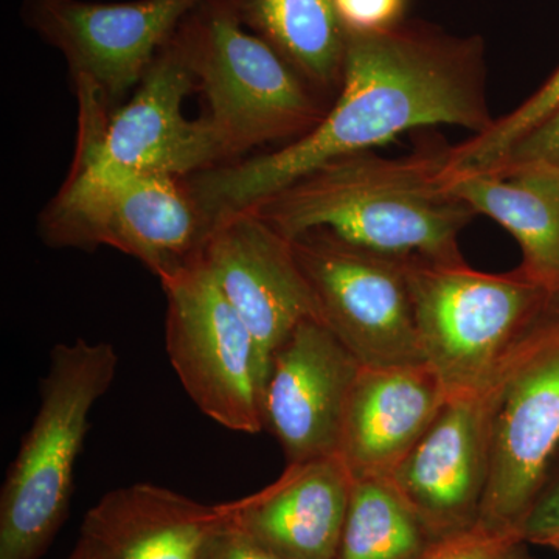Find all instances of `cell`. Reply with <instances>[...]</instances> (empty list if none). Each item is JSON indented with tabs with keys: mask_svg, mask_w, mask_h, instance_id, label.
Masks as SVG:
<instances>
[{
	"mask_svg": "<svg viewBox=\"0 0 559 559\" xmlns=\"http://www.w3.org/2000/svg\"><path fill=\"white\" fill-rule=\"evenodd\" d=\"M492 121L479 36L459 38L401 22L390 31L347 33L340 92L314 130L280 150L218 165L186 182L213 227L320 165L371 151L403 132L448 124L476 135Z\"/></svg>",
	"mask_w": 559,
	"mask_h": 559,
	"instance_id": "6da1fadb",
	"label": "cell"
},
{
	"mask_svg": "<svg viewBox=\"0 0 559 559\" xmlns=\"http://www.w3.org/2000/svg\"><path fill=\"white\" fill-rule=\"evenodd\" d=\"M448 150L432 143L400 157L349 154L250 210L288 240L325 230L393 259L463 260L459 238L477 215L444 183Z\"/></svg>",
	"mask_w": 559,
	"mask_h": 559,
	"instance_id": "7a4b0ae2",
	"label": "cell"
},
{
	"mask_svg": "<svg viewBox=\"0 0 559 559\" xmlns=\"http://www.w3.org/2000/svg\"><path fill=\"white\" fill-rule=\"evenodd\" d=\"M109 342L51 348L39 407L0 491V559H40L68 520L75 466L95 404L119 370Z\"/></svg>",
	"mask_w": 559,
	"mask_h": 559,
	"instance_id": "3957f363",
	"label": "cell"
},
{
	"mask_svg": "<svg viewBox=\"0 0 559 559\" xmlns=\"http://www.w3.org/2000/svg\"><path fill=\"white\" fill-rule=\"evenodd\" d=\"M407 274L423 356L448 399L495 380L559 307L521 266L488 274L465 260H409Z\"/></svg>",
	"mask_w": 559,
	"mask_h": 559,
	"instance_id": "277c9868",
	"label": "cell"
},
{
	"mask_svg": "<svg viewBox=\"0 0 559 559\" xmlns=\"http://www.w3.org/2000/svg\"><path fill=\"white\" fill-rule=\"evenodd\" d=\"M186 43L227 159L314 130L330 105L274 47L250 35L230 0H205L187 17Z\"/></svg>",
	"mask_w": 559,
	"mask_h": 559,
	"instance_id": "5b68a950",
	"label": "cell"
},
{
	"mask_svg": "<svg viewBox=\"0 0 559 559\" xmlns=\"http://www.w3.org/2000/svg\"><path fill=\"white\" fill-rule=\"evenodd\" d=\"M55 248L120 250L160 283L201 259L212 226L183 179L127 170H72L44 213Z\"/></svg>",
	"mask_w": 559,
	"mask_h": 559,
	"instance_id": "8992f818",
	"label": "cell"
},
{
	"mask_svg": "<svg viewBox=\"0 0 559 559\" xmlns=\"http://www.w3.org/2000/svg\"><path fill=\"white\" fill-rule=\"evenodd\" d=\"M180 28V27H179ZM197 76L179 31L162 47L132 94L110 110L76 95L80 132L72 170H127L191 178L227 159L209 121L187 119Z\"/></svg>",
	"mask_w": 559,
	"mask_h": 559,
	"instance_id": "52a82bcc",
	"label": "cell"
},
{
	"mask_svg": "<svg viewBox=\"0 0 559 559\" xmlns=\"http://www.w3.org/2000/svg\"><path fill=\"white\" fill-rule=\"evenodd\" d=\"M165 349L180 384L210 419L234 432H263L266 373L245 320L201 259L162 283Z\"/></svg>",
	"mask_w": 559,
	"mask_h": 559,
	"instance_id": "ba28073f",
	"label": "cell"
},
{
	"mask_svg": "<svg viewBox=\"0 0 559 559\" xmlns=\"http://www.w3.org/2000/svg\"><path fill=\"white\" fill-rule=\"evenodd\" d=\"M289 241L319 322L360 366L426 362L415 322L409 260L360 249L325 230L305 231Z\"/></svg>",
	"mask_w": 559,
	"mask_h": 559,
	"instance_id": "9c48e42d",
	"label": "cell"
},
{
	"mask_svg": "<svg viewBox=\"0 0 559 559\" xmlns=\"http://www.w3.org/2000/svg\"><path fill=\"white\" fill-rule=\"evenodd\" d=\"M559 457V307L518 353L492 429L477 527L520 533Z\"/></svg>",
	"mask_w": 559,
	"mask_h": 559,
	"instance_id": "30bf717a",
	"label": "cell"
},
{
	"mask_svg": "<svg viewBox=\"0 0 559 559\" xmlns=\"http://www.w3.org/2000/svg\"><path fill=\"white\" fill-rule=\"evenodd\" d=\"M205 0H25V20L68 61L76 94L110 109Z\"/></svg>",
	"mask_w": 559,
	"mask_h": 559,
	"instance_id": "8fae6325",
	"label": "cell"
},
{
	"mask_svg": "<svg viewBox=\"0 0 559 559\" xmlns=\"http://www.w3.org/2000/svg\"><path fill=\"white\" fill-rule=\"evenodd\" d=\"M518 353L488 384L450 396L425 436L388 477L436 539L468 532L479 521L491 465L492 429Z\"/></svg>",
	"mask_w": 559,
	"mask_h": 559,
	"instance_id": "7c38bea8",
	"label": "cell"
},
{
	"mask_svg": "<svg viewBox=\"0 0 559 559\" xmlns=\"http://www.w3.org/2000/svg\"><path fill=\"white\" fill-rule=\"evenodd\" d=\"M201 261L245 320L270 378L283 342L305 320H319L290 241L248 210L213 226Z\"/></svg>",
	"mask_w": 559,
	"mask_h": 559,
	"instance_id": "4fadbf2b",
	"label": "cell"
},
{
	"mask_svg": "<svg viewBox=\"0 0 559 559\" xmlns=\"http://www.w3.org/2000/svg\"><path fill=\"white\" fill-rule=\"evenodd\" d=\"M360 367L319 320H305L283 342L264 388L263 421L286 462L337 455L342 419Z\"/></svg>",
	"mask_w": 559,
	"mask_h": 559,
	"instance_id": "5bb4252c",
	"label": "cell"
},
{
	"mask_svg": "<svg viewBox=\"0 0 559 559\" xmlns=\"http://www.w3.org/2000/svg\"><path fill=\"white\" fill-rule=\"evenodd\" d=\"M353 479L340 455L288 463L253 495L219 503L224 520L283 559H334Z\"/></svg>",
	"mask_w": 559,
	"mask_h": 559,
	"instance_id": "9a60e30c",
	"label": "cell"
},
{
	"mask_svg": "<svg viewBox=\"0 0 559 559\" xmlns=\"http://www.w3.org/2000/svg\"><path fill=\"white\" fill-rule=\"evenodd\" d=\"M447 400V390L426 362L360 367L337 451L353 479H388Z\"/></svg>",
	"mask_w": 559,
	"mask_h": 559,
	"instance_id": "2e32d148",
	"label": "cell"
},
{
	"mask_svg": "<svg viewBox=\"0 0 559 559\" xmlns=\"http://www.w3.org/2000/svg\"><path fill=\"white\" fill-rule=\"evenodd\" d=\"M223 521L219 503L140 481L106 492L81 522L79 543L92 559H202Z\"/></svg>",
	"mask_w": 559,
	"mask_h": 559,
	"instance_id": "e0dca14e",
	"label": "cell"
},
{
	"mask_svg": "<svg viewBox=\"0 0 559 559\" xmlns=\"http://www.w3.org/2000/svg\"><path fill=\"white\" fill-rule=\"evenodd\" d=\"M448 189L476 215L509 231L522 270L559 294V175L540 165H498L444 175Z\"/></svg>",
	"mask_w": 559,
	"mask_h": 559,
	"instance_id": "ac0fdd59",
	"label": "cell"
},
{
	"mask_svg": "<svg viewBox=\"0 0 559 559\" xmlns=\"http://www.w3.org/2000/svg\"><path fill=\"white\" fill-rule=\"evenodd\" d=\"M242 24L285 58L323 97H336L347 31L334 0H230Z\"/></svg>",
	"mask_w": 559,
	"mask_h": 559,
	"instance_id": "d6986e66",
	"label": "cell"
},
{
	"mask_svg": "<svg viewBox=\"0 0 559 559\" xmlns=\"http://www.w3.org/2000/svg\"><path fill=\"white\" fill-rule=\"evenodd\" d=\"M437 543L388 479H359L334 559H425Z\"/></svg>",
	"mask_w": 559,
	"mask_h": 559,
	"instance_id": "ffe728a7",
	"label": "cell"
},
{
	"mask_svg": "<svg viewBox=\"0 0 559 559\" xmlns=\"http://www.w3.org/2000/svg\"><path fill=\"white\" fill-rule=\"evenodd\" d=\"M559 108V68L527 100L492 121L480 134L471 135L448 150L444 175L485 170L498 164L518 140Z\"/></svg>",
	"mask_w": 559,
	"mask_h": 559,
	"instance_id": "44dd1931",
	"label": "cell"
},
{
	"mask_svg": "<svg viewBox=\"0 0 559 559\" xmlns=\"http://www.w3.org/2000/svg\"><path fill=\"white\" fill-rule=\"evenodd\" d=\"M425 559H538L520 533H499L474 527L441 539Z\"/></svg>",
	"mask_w": 559,
	"mask_h": 559,
	"instance_id": "7402d4cb",
	"label": "cell"
},
{
	"mask_svg": "<svg viewBox=\"0 0 559 559\" xmlns=\"http://www.w3.org/2000/svg\"><path fill=\"white\" fill-rule=\"evenodd\" d=\"M530 546L559 550V457L520 528Z\"/></svg>",
	"mask_w": 559,
	"mask_h": 559,
	"instance_id": "603a6c76",
	"label": "cell"
},
{
	"mask_svg": "<svg viewBox=\"0 0 559 559\" xmlns=\"http://www.w3.org/2000/svg\"><path fill=\"white\" fill-rule=\"evenodd\" d=\"M498 165H540L559 175V108L518 140L492 167Z\"/></svg>",
	"mask_w": 559,
	"mask_h": 559,
	"instance_id": "cb8c5ba5",
	"label": "cell"
},
{
	"mask_svg": "<svg viewBox=\"0 0 559 559\" xmlns=\"http://www.w3.org/2000/svg\"><path fill=\"white\" fill-rule=\"evenodd\" d=\"M407 0H334L347 33L390 31L403 22Z\"/></svg>",
	"mask_w": 559,
	"mask_h": 559,
	"instance_id": "d4e9b609",
	"label": "cell"
},
{
	"mask_svg": "<svg viewBox=\"0 0 559 559\" xmlns=\"http://www.w3.org/2000/svg\"><path fill=\"white\" fill-rule=\"evenodd\" d=\"M202 559H283L246 538L241 532L221 522L205 546Z\"/></svg>",
	"mask_w": 559,
	"mask_h": 559,
	"instance_id": "484cf974",
	"label": "cell"
},
{
	"mask_svg": "<svg viewBox=\"0 0 559 559\" xmlns=\"http://www.w3.org/2000/svg\"><path fill=\"white\" fill-rule=\"evenodd\" d=\"M62 559H92L90 551L86 550V547L83 546L81 543H76L75 549L70 551V555L68 557Z\"/></svg>",
	"mask_w": 559,
	"mask_h": 559,
	"instance_id": "4316f807",
	"label": "cell"
}]
</instances>
